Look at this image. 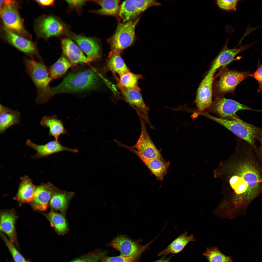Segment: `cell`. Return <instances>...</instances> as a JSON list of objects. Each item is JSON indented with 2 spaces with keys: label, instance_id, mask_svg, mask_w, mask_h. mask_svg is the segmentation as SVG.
I'll use <instances>...</instances> for the list:
<instances>
[{
  "label": "cell",
  "instance_id": "1",
  "mask_svg": "<svg viewBox=\"0 0 262 262\" xmlns=\"http://www.w3.org/2000/svg\"><path fill=\"white\" fill-rule=\"evenodd\" d=\"M244 157L236 168L237 183L232 188L236 198L248 204L262 193L261 158L253 147L245 141Z\"/></svg>",
  "mask_w": 262,
  "mask_h": 262
},
{
  "label": "cell",
  "instance_id": "2",
  "mask_svg": "<svg viewBox=\"0 0 262 262\" xmlns=\"http://www.w3.org/2000/svg\"><path fill=\"white\" fill-rule=\"evenodd\" d=\"M98 81L96 70L88 68L69 73L59 84L51 88V90L54 95L90 90L96 87Z\"/></svg>",
  "mask_w": 262,
  "mask_h": 262
},
{
  "label": "cell",
  "instance_id": "3",
  "mask_svg": "<svg viewBox=\"0 0 262 262\" xmlns=\"http://www.w3.org/2000/svg\"><path fill=\"white\" fill-rule=\"evenodd\" d=\"M24 62L26 71L36 88L37 103L41 104L48 102L54 96L49 86L52 80L48 69L43 62L34 58L25 57Z\"/></svg>",
  "mask_w": 262,
  "mask_h": 262
},
{
  "label": "cell",
  "instance_id": "4",
  "mask_svg": "<svg viewBox=\"0 0 262 262\" xmlns=\"http://www.w3.org/2000/svg\"><path fill=\"white\" fill-rule=\"evenodd\" d=\"M203 116L219 123L225 127L239 138L250 144L255 151L258 152L255 141L262 135V128L259 127L245 122L240 119L236 120L223 119L212 115L204 112Z\"/></svg>",
  "mask_w": 262,
  "mask_h": 262
},
{
  "label": "cell",
  "instance_id": "5",
  "mask_svg": "<svg viewBox=\"0 0 262 262\" xmlns=\"http://www.w3.org/2000/svg\"><path fill=\"white\" fill-rule=\"evenodd\" d=\"M139 18L119 23L114 33L107 40L112 50L121 53L131 45L135 39V29Z\"/></svg>",
  "mask_w": 262,
  "mask_h": 262
},
{
  "label": "cell",
  "instance_id": "6",
  "mask_svg": "<svg viewBox=\"0 0 262 262\" xmlns=\"http://www.w3.org/2000/svg\"><path fill=\"white\" fill-rule=\"evenodd\" d=\"M206 112L214 114L218 117L226 120H236L240 118L237 113L242 110L260 111L254 109L232 99L222 98H216Z\"/></svg>",
  "mask_w": 262,
  "mask_h": 262
},
{
  "label": "cell",
  "instance_id": "7",
  "mask_svg": "<svg viewBox=\"0 0 262 262\" xmlns=\"http://www.w3.org/2000/svg\"><path fill=\"white\" fill-rule=\"evenodd\" d=\"M140 119L141 132L139 138L134 146L127 147L135 153L141 160H150L162 157L148 133L145 122L142 119Z\"/></svg>",
  "mask_w": 262,
  "mask_h": 262
},
{
  "label": "cell",
  "instance_id": "8",
  "mask_svg": "<svg viewBox=\"0 0 262 262\" xmlns=\"http://www.w3.org/2000/svg\"><path fill=\"white\" fill-rule=\"evenodd\" d=\"M4 1V5L3 2L0 8V15L6 28L15 33L27 36L28 33L15 6L16 2L11 0Z\"/></svg>",
  "mask_w": 262,
  "mask_h": 262
},
{
  "label": "cell",
  "instance_id": "9",
  "mask_svg": "<svg viewBox=\"0 0 262 262\" xmlns=\"http://www.w3.org/2000/svg\"><path fill=\"white\" fill-rule=\"evenodd\" d=\"M152 241L146 245H142L138 241L132 239L125 235L115 237L107 245L119 251L121 255L126 257L138 258Z\"/></svg>",
  "mask_w": 262,
  "mask_h": 262
},
{
  "label": "cell",
  "instance_id": "10",
  "mask_svg": "<svg viewBox=\"0 0 262 262\" xmlns=\"http://www.w3.org/2000/svg\"><path fill=\"white\" fill-rule=\"evenodd\" d=\"M248 72H239L226 69L221 74L216 84L219 98L226 93H233L237 86L246 78L250 76Z\"/></svg>",
  "mask_w": 262,
  "mask_h": 262
},
{
  "label": "cell",
  "instance_id": "11",
  "mask_svg": "<svg viewBox=\"0 0 262 262\" xmlns=\"http://www.w3.org/2000/svg\"><path fill=\"white\" fill-rule=\"evenodd\" d=\"M117 86L126 100L136 111L140 118L143 119L150 127H153L148 116L149 108L145 103L139 91L127 88L122 85L116 78Z\"/></svg>",
  "mask_w": 262,
  "mask_h": 262
},
{
  "label": "cell",
  "instance_id": "12",
  "mask_svg": "<svg viewBox=\"0 0 262 262\" xmlns=\"http://www.w3.org/2000/svg\"><path fill=\"white\" fill-rule=\"evenodd\" d=\"M215 72L209 70L198 87L195 101L197 111H204L210 107L212 104V86Z\"/></svg>",
  "mask_w": 262,
  "mask_h": 262
},
{
  "label": "cell",
  "instance_id": "13",
  "mask_svg": "<svg viewBox=\"0 0 262 262\" xmlns=\"http://www.w3.org/2000/svg\"><path fill=\"white\" fill-rule=\"evenodd\" d=\"M60 189L49 182L36 186L34 197L30 203L35 210L44 211L48 207L52 196Z\"/></svg>",
  "mask_w": 262,
  "mask_h": 262
},
{
  "label": "cell",
  "instance_id": "14",
  "mask_svg": "<svg viewBox=\"0 0 262 262\" xmlns=\"http://www.w3.org/2000/svg\"><path fill=\"white\" fill-rule=\"evenodd\" d=\"M3 29L5 38L9 43L20 51L29 56L31 58H34L33 57L35 56L39 61L43 62L33 42L6 28Z\"/></svg>",
  "mask_w": 262,
  "mask_h": 262
},
{
  "label": "cell",
  "instance_id": "15",
  "mask_svg": "<svg viewBox=\"0 0 262 262\" xmlns=\"http://www.w3.org/2000/svg\"><path fill=\"white\" fill-rule=\"evenodd\" d=\"M150 6V3L148 0H125L121 5L119 20L124 23L134 19Z\"/></svg>",
  "mask_w": 262,
  "mask_h": 262
},
{
  "label": "cell",
  "instance_id": "16",
  "mask_svg": "<svg viewBox=\"0 0 262 262\" xmlns=\"http://www.w3.org/2000/svg\"><path fill=\"white\" fill-rule=\"evenodd\" d=\"M38 33L41 37L48 38L62 34L65 27L58 19L52 16L45 17L41 19L37 25Z\"/></svg>",
  "mask_w": 262,
  "mask_h": 262
},
{
  "label": "cell",
  "instance_id": "17",
  "mask_svg": "<svg viewBox=\"0 0 262 262\" xmlns=\"http://www.w3.org/2000/svg\"><path fill=\"white\" fill-rule=\"evenodd\" d=\"M27 146L35 150L37 152L34 156L35 158H39L47 156L51 154L63 151L77 153L76 149L70 148L62 146L58 140H53L44 145H39L32 142L30 139L26 142Z\"/></svg>",
  "mask_w": 262,
  "mask_h": 262
},
{
  "label": "cell",
  "instance_id": "18",
  "mask_svg": "<svg viewBox=\"0 0 262 262\" xmlns=\"http://www.w3.org/2000/svg\"><path fill=\"white\" fill-rule=\"evenodd\" d=\"M70 35L91 62L97 60L100 58V46L95 39L73 33H70Z\"/></svg>",
  "mask_w": 262,
  "mask_h": 262
},
{
  "label": "cell",
  "instance_id": "19",
  "mask_svg": "<svg viewBox=\"0 0 262 262\" xmlns=\"http://www.w3.org/2000/svg\"><path fill=\"white\" fill-rule=\"evenodd\" d=\"M228 43L227 41L214 59L209 70L216 72L221 67L227 65L235 60V57L237 54L250 48L252 45L247 44L238 48L229 49L228 47Z\"/></svg>",
  "mask_w": 262,
  "mask_h": 262
},
{
  "label": "cell",
  "instance_id": "20",
  "mask_svg": "<svg viewBox=\"0 0 262 262\" xmlns=\"http://www.w3.org/2000/svg\"><path fill=\"white\" fill-rule=\"evenodd\" d=\"M63 53L72 64L87 63L90 61L83 54L78 45L67 38L61 40Z\"/></svg>",
  "mask_w": 262,
  "mask_h": 262
},
{
  "label": "cell",
  "instance_id": "21",
  "mask_svg": "<svg viewBox=\"0 0 262 262\" xmlns=\"http://www.w3.org/2000/svg\"><path fill=\"white\" fill-rule=\"evenodd\" d=\"M0 229L6 234L12 242L16 240V222L17 216L14 210H2L0 213Z\"/></svg>",
  "mask_w": 262,
  "mask_h": 262
},
{
  "label": "cell",
  "instance_id": "22",
  "mask_svg": "<svg viewBox=\"0 0 262 262\" xmlns=\"http://www.w3.org/2000/svg\"><path fill=\"white\" fill-rule=\"evenodd\" d=\"M17 193L13 199L17 201L20 206L25 203H30L33 199L36 186L34 185L27 176L21 177Z\"/></svg>",
  "mask_w": 262,
  "mask_h": 262
},
{
  "label": "cell",
  "instance_id": "23",
  "mask_svg": "<svg viewBox=\"0 0 262 262\" xmlns=\"http://www.w3.org/2000/svg\"><path fill=\"white\" fill-rule=\"evenodd\" d=\"M20 113L1 104L0 106V132L4 133L10 127L19 124Z\"/></svg>",
  "mask_w": 262,
  "mask_h": 262
},
{
  "label": "cell",
  "instance_id": "24",
  "mask_svg": "<svg viewBox=\"0 0 262 262\" xmlns=\"http://www.w3.org/2000/svg\"><path fill=\"white\" fill-rule=\"evenodd\" d=\"M40 123L43 126L49 128V135L54 137L56 140H58L61 135L68 134L62 121L55 115L43 117Z\"/></svg>",
  "mask_w": 262,
  "mask_h": 262
},
{
  "label": "cell",
  "instance_id": "25",
  "mask_svg": "<svg viewBox=\"0 0 262 262\" xmlns=\"http://www.w3.org/2000/svg\"><path fill=\"white\" fill-rule=\"evenodd\" d=\"M74 195V192L60 190L51 198L49 203L50 207L53 210L60 211L65 215L70 200Z\"/></svg>",
  "mask_w": 262,
  "mask_h": 262
},
{
  "label": "cell",
  "instance_id": "26",
  "mask_svg": "<svg viewBox=\"0 0 262 262\" xmlns=\"http://www.w3.org/2000/svg\"><path fill=\"white\" fill-rule=\"evenodd\" d=\"M92 1L100 6L101 8L90 11V12L101 15L112 16L119 20V14L121 6L120 0H97Z\"/></svg>",
  "mask_w": 262,
  "mask_h": 262
},
{
  "label": "cell",
  "instance_id": "27",
  "mask_svg": "<svg viewBox=\"0 0 262 262\" xmlns=\"http://www.w3.org/2000/svg\"><path fill=\"white\" fill-rule=\"evenodd\" d=\"M195 241L193 235L191 234L188 236L187 233L186 231L174 240L164 249L159 253L158 256L166 255L170 254L179 253L189 242Z\"/></svg>",
  "mask_w": 262,
  "mask_h": 262
},
{
  "label": "cell",
  "instance_id": "28",
  "mask_svg": "<svg viewBox=\"0 0 262 262\" xmlns=\"http://www.w3.org/2000/svg\"><path fill=\"white\" fill-rule=\"evenodd\" d=\"M156 177L158 180L162 181L167 172L170 165L169 162L165 161L162 157L152 160H141Z\"/></svg>",
  "mask_w": 262,
  "mask_h": 262
},
{
  "label": "cell",
  "instance_id": "29",
  "mask_svg": "<svg viewBox=\"0 0 262 262\" xmlns=\"http://www.w3.org/2000/svg\"><path fill=\"white\" fill-rule=\"evenodd\" d=\"M43 213L58 234L64 235L68 232V225L64 215L56 213L52 210L48 213Z\"/></svg>",
  "mask_w": 262,
  "mask_h": 262
},
{
  "label": "cell",
  "instance_id": "30",
  "mask_svg": "<svg viewBox=\"0 0 262 262\" xmlns=\"http://www.w3.org/2000/svg\"><path fill=\"white\" fill-rule=\"evenodd\" d=\"M120 53L115 50H111L107 57V64L109 68L120 76L130 72L121 57Z\"/></svg>",
  "mask_w": 262,
  "mask_h": 262
},
{
  "label": "cell",
  "instance_id": "31",
  "mask_svg": "<svg viewBox=\"0 0 262 262\" xmlns=\"http://www.w3.org/2000/svg\"><path fill=\"white\" fill-rule=\"evenodd\" d=\"M72 64L64 56H61L48 69L51 80L58 79L63 75L71 66Z\"/></svg>",
  "mask_w": 262,
  "mask_h": 262
},
{
  "label": "cell",
  "instance_id": "32",
  "mask_svg": "<svg viewBox=\"0 0 262 262\" xmlns=\"http://www.w3.org/2000/svg\"><path fill=\"white\" fill-rule=\"evenodd\" d=\"M120 76L119 81L123 86L129 89L140 91V89L138 86V81L142 78L141 75L129 72Z\"/></svg>",
  "mask_w": 262,
  "mask_h": 262
},
{
  "label": "cell",
  "instance_id": "33",
  "mask_svg": "<svg viewBox=\"0 0 262 262\" xmlns=\"http://www.w3.org/2000/svg\"><path fill=\"white\" fill-rule=\"evenodd\" d=\"M203 254L208 262H233L230 257L222 254L216 247H207Z\"/></svg>",
  "mask_w": 262,
  "mask_h": 262
},
{
  "label": "cell",
  "instance_id": "34",
  "mask_svg": "<svg viewBox=\"0 0 262 262\" xmlns=\"http://www.w3.org/2000/svg\"><path fill=\"white\" fill-rule=\"evenodd\" d=\"M0 235L11 253L15 262H27L19 253L14 245L13 242L6 237L2 232Z\"/></svg>",
  "mask_w": 262,
  "mask_h": 262
},
{
  "label": "cell",
  "instance_id": "35",
  "mask_svg": "<svg viewBox=\"0 0 262 262\" xmlns=\"http://www.w3.org/2000/svg\"><path fill=\"white\" fill-rule=\"evenodd\" d=\"M105 255V252L97 251L87 254L71 262H98Z\"/></svg>",
  "mask_w": 262,
  "mask_h": 262
},
{
  "label": "cell",
  "instance_id": "36",
  "mask_svg": "<svg viewBox=\"0 0 262 262\" xmlns=\"http://www.w3.org/2000/svg\"><path fill=\"white\" fill-rule=\"evenodd\" d=\"M239 0H217L215 3L219 8L226 11H236Z\"/></svg>",
  "mask_w": 262,
  "mask_h": 262
},
{
  "label": "cell",
  "instance_id": "37",
  "mask_svg": "<svg viewBox=\"0 0 262 262\" xmlns=\"http://www.w3.org/2000/svg\"><path fill=\"white\" fill-rule=\"evenodd\" d=\"M138 258H129L121 255L110 257L104 256L98 262H136Z\"/></svg>",
  "mask_w": 262,
  "mask_h": 262
},
{
  "label": "cell",
  "instance_id": "38",
  "mask_svg": "<svg viewBox=\"0 0 262 262\" xmlns=\"http://www.w3.org/2000/svg\"><path fill=\"white\" fill-rule=\"evenodd\" d=\"M250 76L254 78L258 81L259 87L257 91L259 92L262 93V64L258 62L256 70L253 73L250 74Z\"/></svg>",
  "mask_w": 262,
  "mask_h": 262
},
{
  "label": "cell",
  "instance_id": "39",
  "mask_svg": "<svg viewBox=\"0 0 262 262\" xmlns=\"http://www.w3.org/2000/svg\"><path fill=\"white\" fill-rule=\"evenodd\" d=\"M86 1L85 0H66L70 8L76 10H78L82 8Z\"/></svg>",
  "mask_w": 262,
  "mask_h": 262
},
{
  "label": "cell",
  "instance_id": "40",
  "mask_svg": "<svg viewBox=\"0 0 262 262\" xmlns=\"http://www.w3.org/2000/svg\"><path fill=\"white\" fill-rule=\"evenodd\" d=\"M35 1L41 5L44 6H48L52 5L54 4V0H35Z\"/></svg>",
  "mask_w": 262,
  "mask_h": 262
},
{
  "label": "cell",
  "instance_id": "41",
  "mask_svg": "<svg viewBox=\"0 0 262 262\" xmlns=\"http://www.w3.org/2000/svg\"><path fill=\"white\" fill-rule=\"evenodd\" d=\"M166 255H164L163 256L158 260L153 262H169L171 257L166 258Z\"/></svg>",
  "mask_w": 262,
  "mask_h": 262
},
{
  "label": "cell",
  "instance_id": "42",
  "mask_svg": "<svg viewBox=\"0 0 262 262\" xmlns=\"http://www.w3.org/2000/svg\"><path fill=\"white\" fill-rule=\"evenodd\" d=\"M261 143V146L260 147L258 148V151L261 156L262 157V135L258 140Z\"/></svg>",
  "mask_w": 262,
  "mask_h": 262
}]
</instances>
